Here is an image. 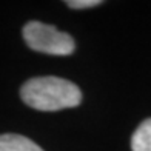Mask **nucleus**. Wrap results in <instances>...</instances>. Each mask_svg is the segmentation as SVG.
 Returning <instances> with one entry per match:
<instances>
[{
	"label": "nucleus",
	"mask_w": 151,
	"mask_h": 151,
	"mask_svg": "<svg viewBox=\"0 0 151 151\" xmlns=\"http://www.w3.org/2000/svg\"><path fill=\"white\" fill-rule=\"evenodd\" d=\"M20 96L28 106L40 111L74 108L82 102V93L77 85L52 76L26 80L20 90Z\"/></svg>",
	"instance_id": "f257e3e1"
},
{
	"label": "nucleus",
	"mask_w": 151,
	"mask_h": 151,
	"mask_svg": "<svg viewBox=\"0 0 151 151\" xmlns=\"http://www.w3.org/2000/svg\"><path fill=\"white\" fill-rule=\"evenodd\" d=\"M23 39L31 50L50 56H70L76 46L70 34L36 20L25 25Z\"/></svg>",
	"instance_id": "f03ea898"
},
{
	"label": "nucleus",
	"mask_w": 151,
	"mask_h": 151,
	"mask_svg": "<svg viewBox=\"0 0 151 151\" xmlns=\"http://www.w3.org/2000/svg\"><path fill=\"white\" fill-rule=\"evenodd\" d=\"M0 151H43L37 143L20 134L0 136Z\"/></svg>",
	"instance_id": "7ed1b4c3"
},
{
	"label": "nucleus",
	"mask_w": 151,
	"mask_h": 151,
	"mask_svg": "<svg viewBox=\"0 0 151 151\" xmlns=\"http://www.w3.org/2000/svg\"><path fill=\"white\" fill-rule=\"evenodd\" d=\"M133 151H151V117L143 120L131 137Z\"/></svg>",
	"instance_id": "20e7f679"
},
{
	"label": "nucleus",
	"mask_w": 151,
	"mask_h": 151,
	"mask_svg": "<svg viewBox=\"0 0 151 151\" xmlns=\"http://www.w3.org/2000/svg\"><path fill=\"white\" fill-rule=\"evenodd\" d=\"M100 3H102L100 0H70V2H66V5L70 8H74V9L91 8V6H97Z\"/></svg>",
	"instance_id": "39448f33"
}]
</instances>
